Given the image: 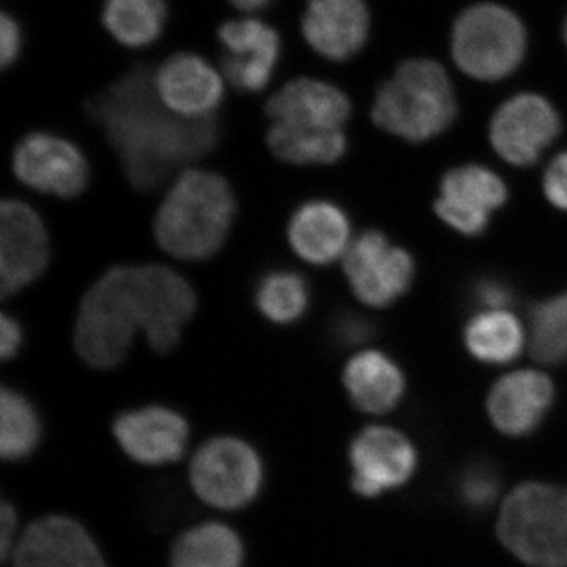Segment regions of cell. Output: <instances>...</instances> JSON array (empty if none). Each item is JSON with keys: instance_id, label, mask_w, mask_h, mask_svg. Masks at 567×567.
<instances>
[{"instance_id": "cell-1", "label": "cell", "mask_w": 567, "mask_h": 567, "mask_svg": "<svg viewBox=\"0 0 567 567\" xmlns=\"http://www.w3.org/2000/svg\"><path fill=\"white\" fill-rule=\"evenodd\" d=\"M89 112L121 156L126 178L141 192L162 185L182 164L203 158L219 140L215 118L188 121L166 110L144 71L115 82Z\"/></svg>"}, {"instance_id": "cell-2", "label": "cell", "mask_w": 567, "mask_h": 567, "mask_svg": "<svg viewBox=\"0 0 567 567\" xmlns=\"http://www.w3.org/2000/svg\"><path fill=\"white\" fill-rule=\"evenodd\" d=\"M152 322L142 267L111 268L93 284L78 315L74 346L82 360L96 369L123 363L134 333L147 331Z\"/></svg>"}, {"instance_id": "cell-3", "label": "cell", "mask_w": 567, "mask_h": 567, "mask_svg": "<svg viewBox=\"0 0 567 567\" xmlns=\"http://www.w3.org/2000/svg\"><path fill=\"white\" fill-rule=\"evenodd\" d=\"M235 213L237 203L226 178L207 171H188L159 207L156 241L177 259H208L226 244Z\"/></svg>"}, {"instance_id": "cell-4", "label": "cell", "mask_w": 567, "mask_h": 567, "mask_svg": "<svg viewBox=\"0 0 567 567\" xmlns=\"http://www.w3.org/2000/svg\"><path fill=\"white\" fill-rule=\"evenodd\" d=\"M456 114V96L445 69L427 59L402 63L377 93L372 107L377 126L412 142L439 136Z\"/></svg>"}, {"instance_id": "cell-5", "label": "cell", "mask_w": 567, "mask_h": 567, "mask_svg": "<svg viewBox=\"0 0 567 567\" xmlns=\"http://www.w3.org/2000/svg\"><path fill=\"white\" fill-rule=\"evenodd\" d=\"M496 535L529 567H567V488L525 481L506 495Z\"/></svg>"}, {"instance_id": "cell-6", "label": "cell", "mask_w": 567, "mask_h": 567, "mask_svg": "<svg viewBox=\"0 0 567 567\" xmlns=\"http://www.w3.org/2000/svg\"><path fill=\"white\" fill-rule=\"evenodd\" d=\"M527 48L524 24L505 7L481 3L458 17L453 31V58L458 69L481 81L509 76Z\"/></svg>"}, {"instance_id": "cell-7", "label": "cell", "mask_w": 567, "mask_h": 567, "mask_svg": "<svg viewBox=\"0 0 567 567\" xmlns=\"http://www.w3.org/2000/svg\"><path fill=\"white\" fill-rule=\"evenodd\" d=\"M262 483V464L244 440L233 436L205 443L192 466L196 494L210 506L238 509L248 505Z\"/></svg>"}, {"instance_id": "cell-8", "label": "cell", "mask_w": 567, "mask_h": 567, "mask_svg": "<svg viewBox=\"0 0 567 567\" xmlns=\"http://www.w3.org/2000/svg\"><path fill=\"white\" fill-rule=\"evenodd\" d=\"M344 270L353 293L363 303L385 308L409 290L415 264L385 235L368 230L347 249Z\"/></svg>"}, {"instance_id": "cell-9", "label": "cell", "mask_w": 567, "mask_h": 567, "mask_svg": "<svg viewBox=\"0 0 567 567\" xmlns=\"http://www.w3.org/2000/svg\"><path fill=\"white\" fill-rule=\"evenodd\" d=\"M352 488L363 498L404 487L417 470L415 445L402 432L372 425L354 436L349 451Z\"/></svg>"}, {"instance_id": "cell-10", "label": "cell", "mask_w": 567, "mask_h": 567, "mask_svg": "<svg viewBox=\"0 0 567 567\" xmlns=\"http://www.w3.org/2000/svg\"><path fill=\"white\" fill-rule=\"evenodd\" d=\"M13 171L24 185L35 192L73 199L89 183V163L84 153L55 134H28L17 145Z\"/></svg>"}, {"instance_id": "cell-11", "label": "cell", "mask_w": 567, "mask_h": 567, "mask_svg": "<svg viewBox=\"0 0 567 567\" xmlns=\"http://www.w3.org/2000/svg\"><path fill=\"white\" fill-rule=\"evenodd\" d=\"M50 264V238L39 213L21 200L0 210V289L3 297L35 281Z\"/></svg>"}, {"instance_id": "cell-12", "label": "cell", "mask_w": 567, "mask_h": 567, "mask_svg": "<svg viewBox=\"0 0 567 567\" xmlns=\"http://www.w3.org/2000/svg\"><path fill=\"white\" fill-rule=\"evenodd\" d=\"M559 130L558 112L546 99L535 93H522L496 111L491 142L507 163L532 166L540 153L557 140Z\"/></svg>"}, {"instance_id": "cell-13", "label": "cell", "mask_w": 567, "mask_h": 567, "mask_svg": "<svg viewBox=\"0 0 567 567\" xmlns=\"http://www.w3.org/2000/svg\"><path fill=\"white\" fill-rule=\"evenodd\" d=\"M218 40L224 51L223 76L237 91L262 92L281 54L278 32L257 18H237L221 24Z\"/></svg>"}, {"instance_id": "cell-14", "label": "cell", "mask_w": 567, "mask_h": 567, "mask_svg": "<svg viewBox=\"0 0 567 567\" xmlns=\"http://www.w3.org/2000/svg\"><path fill=\"white\" fill-rule=\"evenodd\" d=\"M153 87L166 110L188 121L212 118L224 99L221 73L193 52H178L164 61Z\"/></svg>"}, {"instance_id": "cell-15", "label": "cell", "mask_w": 567, "mask_h": 567, "mask_svg": "<svg viewBox=\"0 0 567 567\" xmlns=\"http://www.w3.org/2000/svg\"><path fill=\"white\" fill-rule=\"evenodd\" d=\"M505 183L477 164H465L445 175L435 208L440 218L470 237L483 234L491 215L506 203Z\"/></svg>"}, {"instance_id": "cell-16", "label": "cell", "mask_w": 567, "mask_h": 567, "mask_svg": "<svg viewBox=\"0 0 567 567\" xmlns=\"http://www.w3.org/2000/svg\"><path fill=\"white\" fill-rule=\"evenodd\" d=\"M350 112L352 107L344 93L312 78L287 82L267 103L271 122L309 132H341Z\"/></svg>"}, {"instance_id": "cell-17", "label": "cell", "mask_w": 567, "mask_h": 567, "mask_svg": "<svg viewBox=\"0 0 567 567\" xmlns=\"http://www.w3.org/2000/svg\"><path fill=\"white\" fill-rule=\"evenodd\" d=\"M188 432L185 417L159 405L123 413L114 423L118 445L130 457L144 465L178 461L185 451Z\"/></svg>"}, {"instance_id": "cell-18", "label": "cell", "mask_w": 567, "mask_h": 567, "mask_svg": "<svg viewBox=\"0 0 567 567\" xmlns=\"http://www.w3.org/2000/svg\"><path fill=\"white\" fill-rule=\"evenodd\" d=\"M301 31L327 61H349L368 40V7L363 0H308Z\"/></svg>"}, {"instance_id": "cell-19", "label": "cell", "mask_w": 567, "mask_h": 567, "mask_svg": "<svg viewBox=\"0 0 567 567\" xmlns=\"http://www.w3.org/2000/svg\"><path fill=\"white\" fill-rule=\"evenodd\" d=\"M555 388L547 375L518 371L495 383L487 399L488 416L503 435L527 436L535 432L554 405Z\"/></svg>"}, {"instance_id": "cell-20", "label": "cell", "mask_w": 567, "mask_h": 567, "mask_svg": "<svg viewBox=\"0 0 567 567\" xmlns=\"http://www.w3.org/2000/svg\"><path fill=\"white\" fill-rule=\"evenodd\" d=\"M14 567H106L102 554L76 522L47 517L35 522L14 550Z\"/></svg>"}, {"instance_id": "cell-21", "label": "cell", "mask_w": 567, "mask_h": 567, "mask_svg": "<svg viewBox=\"0 0 567 567\" xmlns=\"http://www.w3.org/2000/svg\"><path fill=\"white\" fill-rule=\"evenodd\" d=\"M349 237V218L338 205L328 200L301 205L289 223L290 246L309 264L334 262L347 251Z\"/></svg>"}, {"instance_id": "cell-22", "label": "cell", "mask_w": 567, "mask_h": 567, "mask_svg": "<svg viewBox=\"0 0 567 567\" xmlns=\"http://www.w3.org/2000/svg\"><path fill=\"white\" fill-rule=\"evenodd\" d=\"M153 301V323L148 328L147 341L158 353H169L181 339L183 324L188 322L196 309L197 300L193 287L163 265H144Z\"/></svg>"}, {"instance_id": "cell-23", "label": "cell", "mask_w": 567, "mask_h": 567, "mask_svg": "<svg viewBox=\"0 0 567 567\" xmlns=\"http://www.w3.org/2000/svg\"><path fill=\"white\" fill-rule=\"evenodd\" d=\"M344 385L353 405L372 415L391 412L405 391L404 374L382 352L353 357L346 365Z\"/></svg>"}, {"instance_id": "cell-24", "label": "cell", "mask_w": 567, "mask_h": 567, "mask_svg": "<svg viewBox=\"0 0 567 567\" xmlns=\"http://www.w3.org/2000/svg\"><path fill=\"white\" fill-rule=\"evenodd\" d=\"M166 0H104L102 21L122 47L141 50L162 37Z\"/></svg>"}, {"instance_id": "cell-25", "label": "cell", "mask_w": 567, "mask_h": 567, "mask_svg": "<svg viewBox=\"0 0 567 567\" xmlns=\"http://www.w3.org/2000/svg\"><path fill=\"white\" fill-rule=\"evenodd\" d=\"M244 547L240 537L226 525L204 524L177 540L171 567H240Z\"/></svg>"}, {"instance_id": "cell-26", "label": "cell", "mask_w": 567, "mask_h": 567, "mask_svg": "<svg viewBox=\"0 0 567 567\" xmlns=\"http://www.w3.org/2000/svg\"><path fill=\"white\" fill-rule=\"evenodd\" d=\"M465 342L476 360L487 364H506L516 360L524 347V330L505 309H494L470 320Z\"/></svg>"}, {"instance_id": "cell-27", "label": "cell", "mask_w": 567, "mask_h": 567, "mask_svg": "<svg viewBox=\"0 0 567 567\" xmlns=\"http://www.w3.org/2000/svg\"><path fill=\"white\" fill-rule=\"evenodd\" d=\"M267 144L282 162L290 164H331L341 159L347 148L341 132H309L284 123H271Z\"/></svg>"}, {"instance_id": "cell-28", "label": "cell", "mask_w": 567, "mask_h": 567, "mask_svg": "<svg viewBox=\"0 0 567 567\" xmlns=\"http://www.w3.org/2000/svg\"><path fill=\"white\" fill-rule=\"evenodd\" d=\"M309 286L303 276L292 270L270 271L256 289V305L265 319L276 324H290L308 311Z\"/></svg>"}, {"instance_id": "cell-29", "label": "cell", "mask_w": 567, "mask_h": 567, "mask_svg": "<svg viewBox=\"0 0 567 567\" xmlns=\"http://www.w3.org/2000/svg\"><path fill=\"white\" fill-rule=\"evenodd\" d=\"M0 454L9 461L29 456L40 439V421L24 395L3 388L0 399Z\"/></svg>"}, {"instance_id": "cell-30", "label": "cell", "mask_w": 567, "mask_h": 567, "mask_svg": "<svg viewBox=\"0 0 567 567\" xmlns=\"http://www.w3.org/2000/svg\"><path fill=\"white\" fill-rule=\"evenodd\" d=\"M529 346L540 363L567 360V292L543 301L529 317Z\"/></svg>"}, {"instance_id": "cell-31", "label": "cell", "mask_w": 567, "mask_h": 567, "mask_svg": "<svg viewBox=\"0 0 567 567\" xmlns=\"http://www.w3.org/2000/svg\"><path fill=\"white\" fill-rule=\"evenodd\" d=\"M499 494V476L494 466L477 462L468 465L457 481V495L470 509L484 511Z\"/></svg>"}, {"instance_id": "cell-32", "label": "cell", "mask_w": 567, "mask_h": 567, "mask_svg": "<svg viewBox=\"0 0 567 567\" xmlns=\"http://www.w3.org/2000/svg\"><path fill=\"white\" fill-rule=\"evenodd\" d=\"M331 334L338 344L353 347L363 344L374 334V327L364 317L353 312H341L331 322Z\"/></svg>"}, {"instance_id": "cell-33", "label": "cell", "mask_w": 567, "mask_h": 567, "mask_svg": "<svg viewBox=\"0 0 567 567\" xmlns=\"http://www.w3.org/2000/svg\"><path fill=\"white\" fill-rule=\"evenodd\" d=\"M544 192L555 207L567 212V151L559 153L548 166Z\"/></svg>"}, {"instance_id": "cell-34", "label": "cell", "mask_w": 567, "mask_h": 567, "mask_svg": "<svg viewBox=\"0 0 567 567\" xmlns=\"http://www.w3.org/2000/svg\"><path fill=\"white\" fill-rule=\"evenodd\" d=\"M22 48L20 24L11 14L3 11L0 17V63L3 69L17 62Z\"/></svg>"}, {"instance_id": "cell-35", "label": "cell", "mask_w": 567, "mask_h": 567, "mask_svg": "<svg viewBox=\"0 0 567 567\" xmlns=\"http://www.w3.org/2000/svg\"><path fill=\"white\" fill-rule=\"evenodd\" d=\"M475 295L476 300L486 308V311L505 309L513 300L509 287L502 281H496V279H484V281L477 284Z\"/></svg>"}, {"instance_id": "cell-36", "label": "cell", "mask_w": 567, "mask_h": 567, "mask_svg": "<svg viewBox=\"0 0 567 567\" xmlns=\"http://www.w3.org/2000/svg\"><path fill=\"white\" fill-rule=\"evenodd\" d=\"M22 346L21 324L13 317L3 315L2 324H0V353L3 360H10Z\"/></svg>"}, {"instance_id": "cell-37", "label": "cell", "mask_w": 567, "mask_h": 567, "mask_svg": "<svg viewBox=\"0 0 567 567\" xmlns=\"http://www.w3.org/2000/svg\"><path fill=\"white\" fill-rule=\"evenodd\" d=\"M0 546H2V558L9 557L11 540H13L14 528H17V516L14 509L9 503H3L2 513H0Z\"/></svg>"}, {"instance_id": "cell-38", "label": "cell", "mask_w": 567, "mask_h": 567, "mask_svg": "<svg viewBox=\"0 0 567 567\" xmlns=\"http://www.w3.org/2000/svg\"><path fill=\"white\" fill-rule=\"evenodd\" d=\"M235 9L245 11V13H254L265 9L270 3V0H229Z\"/></svg>"}, {"instance_id": "cell-39", "label": "cell", "mask_w": 567, "mask_h": 567, "mask_svg": "<svg viewBox=\"0 0 567 567\" xmlns=\"http://www.w3.org/2000/svg\"><path fill=\"white\" fill-rule=\"evenodd\" d=\"M565 40H566V44H567V20H566V25H565Z\"/></svg>"}]
</instances>
